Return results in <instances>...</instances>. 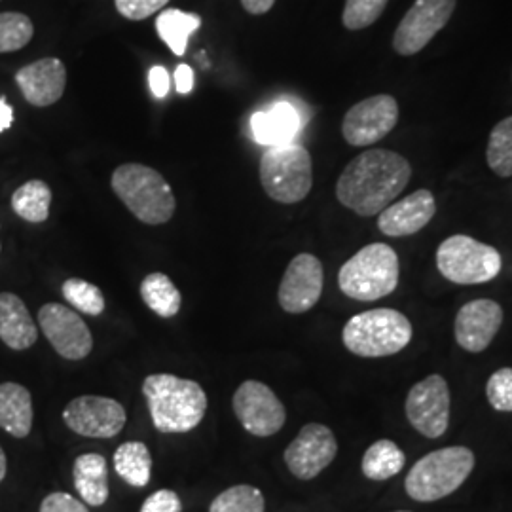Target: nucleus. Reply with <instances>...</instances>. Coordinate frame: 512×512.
I'll return each instance as SVG.
<instances>
[{
    "label": "nucleus",
    "instance_id": "nucleus-1",
    "mask_svg": "<svg viewBox=\"0 0 512 512\" xmlns=\"http://www.w3.org/2000/svg\"><path fill=\"white\" fill-rule=\"evenodd\" d=\"M408 160L385 148H370L353 158L336 183V198L361 217L380 215L410 183Z\"/></svg>",
    "mask_w": 512,
    "mask_h": 512
},
{
    "label": "nucleus",
    "instance_id": "nucleus-2",
    "mask_svg": "<svg viewBox=\"0 0 512 512\" xmlns=\"http://www.w3.org/2000/svg\"><path fill=\"white\" fill-rule=\"evenodd\" d=\"M154 427L165 433H188L196 429L207 412L202 385L173 374H152L143 384Z\"/></svg>",
    "mask_w": 512,
    "mask_h": 512
},
{
    "label": "nucleus",
    "instance_id": "nucleus-3",
    "mask_svg": "<svg viewBox=\"0 0 512 512\" xmlns=\"http://www.w3.org/2000/svg\"><path fill=\"white\" fill-rule=\"evenodd\" d=\"M114 194L122 200L137 220L160 226L175 215V194L164 175L143 164H124L110 177Z\"/></svg>",
    "mask_w": 512,
    "mask_h": 512
},
{
    "label": "nucleus",
    "instance_id": "nucleus-4",
    "mask_svg": "<svg viewBox=\"0 0 512 512\" xmlns=\"http://www.w3.org/2000/svg\"><path fill=\"white\" fill-rule=\"evenodd\" d=\"M475 469V454L465 446L440 448L421 458L406 475L404 490L414 501L433 503L454 494Z\"/></svg>",
    "mask_w": 512,
    "mask_h": 512
},
{
    "label": "nucleus",
    "instance_id": "nucleus-5",
    "mask_svg": "<svg viewBox=\"0 0 512 512\" xmlns=\"http://www.w3.org/2000/svg\"><path fill=\"white\" fill-rule=\"evenodd\" d=\"M399 256L385 243H370L340 268V291L359 302L389 296L399 285Z\"/></svg>",
    "mask_w": 512,
    "mask_h": 512
},
{
    "label": "nucleus",
    "instance_id": "nucleus-6",
    "mask_svg": "<svg viewBox=\"0 0 512 512\" xmlns=\"http://www.w3.org/2000/svg\"><path fill=\"white\" fill-rule=\"evenodd\" d=\"M344 346L359 357L376 359L403 351L412 340V323L401 311L378 308L353 315L342 330Z\"/></svg>",
    "mask_w": 512,
    "mask_h": 512
},
{
    "label": "nucleus",
    "instance_id": "nucleus-7",
    "mask_svg": "<svg viewBox=\"0 0 512 512\" xmlns=\"http://www.w3.org/2000/svg\"><path fill=\"white\" fill-rule=\"evenodd\" d=\"M260 184L275 202H302L313 186L310 152L302 145L268 147L260 158Z\"/></svg>",
    "mask_w": 512,
    "mask_h": 512
},
{
    "label": "nucleus",
    "instance_id": "nucleus-8",
    "mask_svg": "<svg viewBox=\"0 0 512 512\" xmlns=\"http://www.w3.org/2000/svg\"><path fill=\"white\" fill-rule=\"evenodd\" d=\"M437 268L456 285H480L499 275L501 255L492 245L458 234L440 243Z\"/></svg>",
    "mask_w": 512,
    "mask_h": 512
},
{
    "label": "nucleus",
    "instance_id": "nucleus-9",
    "mask_svg": "<svg viewBox=\"0 0 512 512\" xmlns=\"http://www.w3.org/2000/svg\"><path fill=\"white\" fill-rule=\"evenodd\" d=\"M406 418L427 439H439L450 423V389L439 374L414 385L406 397Z\"/></svg>",
    "mask_w": 512,
    "mask_h": 512
},
{
    "label": "nucleus",
    "instance_id": "nucleus-10",
    "mask_svg": "<svg viewBox=\"0 0 512 512\" xmlns=\"http://www.w3.org/2000/svg\"><path fill=\"white\" fill-rule=\"evenodd\" d=\"M399 122V105L393 95H374L353 105L342 122V135L351 147L376 145Z\"/></svg>",
    "mask_w": 512,
    "mask_h": 512
},
{
    "label": "nucleus",
    "instance_id": "nucleus-11",
    "mask_svg": "<svg viewBox=\"0 0 512 512\" xmlns=\"http://www.w3.org/2000/svg\"><path fill=\"white\" fill-rule=\"evenodd\" d=\"M232 404L243 429L255 437H272L287 420L285 406L274 391L256 380L239 385Z\"/></svg>",
    "mask_w": 512,
    "mask_h": 512
},
{
    "label": "nucleus",
    "instance_id": "nucleus-12",
    "mask_svg": "<svg viewBox=\"0 0 512 512\" xmlns=\"http://www.w3.org/2000/svg\"><path fill=\"white\" fill-rule=\"evenodd\" d=\"M456 0H416L399 23L393 48L401 55L420 54L452 18Z\"/></svg>",
    "mask_w": 512,
    "mask_h": 512
},
{
    "label": "nucleus",
    "instance_id": "nucleus-13",
    "mask_svg": "<svg viewBox=\"0 0 512 512\" xmlns=\"http://www.w3.org/2000/svg\"><path fill=\"white\" fill-rule=\"evenodd\" d=\"M38 325L63 359L80 361L92 353V332L84 319L67 306L57 302L44 304L38 311Z\"/></svg>",
    "mask_w": 512,
    "mask_h": 512
},
{
    "label": "nucleus",
    "instance_id": "nucleus-14",
    "mask_svg": "<svg viewBox=\"0 0 512 512\" xmlns=\"http://www.w3.org/2000/svg\"><path fill=\"white\" fill-rule=\"evenodd\" d=\"M65 425L80 437L110 439L126 425V408L109 397L84 395L63 410Z\"/></svg>",
    "mask_w": 512,
    "mask_h": 512
},
{
    "label": "nucleus",
    "instance_id": "nucleus-15",
    "mask_svg": "<svg viewBox=\"0 0 512 512\" xmlns=\"http://www.w3.org/2000/svg\"><path fill=\"white\" fill-rule=\"evenodd\" d=\"M338 454V442L327 425L308 423L285 450L289 471L300 480L321 475Z\"/></svg>",
    "mask_w": 512,
    "mask_h": 512
},
{
    "label": "nucleus",
    "instance_id": "nucleus-16",
    "mask_svg": "<svg viewBox=\"0 0 512 512\" xmlns=\"http://www.w3.org/2000/svg\"><path fill=\"white\" fill-rule=\"evenodd\" d=\"M323 281L325 272L317 256L310 253L294 256L279 285V306L294 315L310 311L323 294Z\"/></svg>",
    "mask_w": 512,
    "mask_h": 512
},
{
    "label": "nucleus",
    "instance_id": "nucleus-17",
    "mask_svg": "<svg viewBox=\"0 0 512 512\" xmlns=\"http://www.w3.org/2000/svg\"><path fill=\"white\" fill-rule=\"evenodd\" d=\"M503 310L490 298H478L467 302L456 317V340L459 346L469 353H480L492 344L501 329Z\"/></svg>",
    "mask_w": 512,
    "mask_h": 512
},
{
    "label": "nucleus",
    "instance_id": "nucleus-18",
    "mask_svg": "<svg viewBox=\"0 0 512 512\" xmlns=\"http://www.w3.org/2000/svg\"><path fill=\"white\" fill-rule=\"evenodd\" d=\"M437 213V202L431 190L421 188L404 200L387 205L378 217L380 232L389 238L414 236L425 228Z\"/></svg>",
    "mask_w": 512,
    "mask_h": 512
},
{
    "label": "nucleus",
    "instance_id": "nucleus-19",
    "mask_svg": "<svg viewBox=\"0 0 512 512\" xmlns=\"http://www.w3.org/2000/svg\"><path fill=\"white\" fill-rule=\"evenodd\" d=\"M19 92L33 107H50L57 103L67 86V69L57 57H44L21 67L16 73Z\"/></svg>",
    "mask_w": 512,
    "mask_h": 512
},
{
    "label": "nucleus",
    "instance_id": "nucleus-20",
    "mask_svg": "<svg viewBox=\"0 0 512 512\" xmlns=\"http://www.w3.org/2000/svg\"><path fill=\"white\" fill-rule=\"evenodd\" d=\"M300 129V114L291 103L279 101L251 118V131L258 145H289Z\"/></svg>",
    "mask_w": 512,
    "mask_h": 512
},
{
    "label": "nucleus",
    "instance_id": "nucleus-21",
    "mask_svg": "<svg viewBox=\"0 0 512 512\" xmlns=\"http://www.w3.org/2000/svg\"><path fill=\"white\" fill-rule=\"evenodd\" d=\"M38 330L23 300L12 293H0V340L10 349L25 351L35 346Z\"/></svg>",
    "mask_w": 512,
    "mask_h": 512
},
{
    "label": "nucleus",
    "instance_id": "nucleus-22",
    "mask_svg": "<svg viewBox=\"0 0 512 512\" xmlns=\"http://www.w3.org/2000/svg\"><path fill=\"white\" fill-rule=\"evenodd\" d=\"M33 397L23 385L0 384V429L16 439H25L33 429Z\"/></svg>",
    "mask_w": 512,
    "mask_h": 512
},
{
    "label": "nucleus",
    "instance_id": "nucleus-23",
    "mask_svg": "<svg viewBox=\"0 0 512 512\" xmlns=\"http://www.w3.org/2000/svg\"><path fill=\"white\" fill-rule=\"evenodd\" d=\"M74 488L86 505L101 507L109 499V467L101 454H82L74 461Z\"/></svg>",
    "mask_w": 512,
    "mask_h": 512
},
{
    "label": "nucleus",
    "instance_id": "nucleus-24",
    "mask_svg": "<svg viewBox=\"0 0 512 512\" xmlns=\"http://www.w3.org/2000/svg\"><path fill=\"white\" fill-rule=\"evenodd\" d=\"M114 471L129 486L145 488L152 473V456L148 452L147 444L131 440L118 446V450L114 452Z\"/></svg>",
    "mask_w": 512,
    "mask_h": 512
},
{
    "label": "nucleus",
    "instance_id": "nucleus-25",
    "mask_svg": "<svg viewBox=\"0 0 512 512\" xmlns=\"http://www.w3.org/2000/svg\"><path fill=\"white\" fill-rule=\"evenodd\" d=\"M202 27V18L192 12L169 8L160 12L156 19V31L169 50L175 55H184L188 40Z\"/></svg>",
    "mask_w": 512,
    "mask_h": 512
},
{
    "label": "nucleus",
    "instance_id": "nucleus-26",
    "mask_svg": "<svg viewBox=\"0 0 512 512\" xmlns=\"http://www.w3.org/2000/svg\"><path fill=\"white\" fill-rule=\"evenodd\" d=\"M406 456L393 440H378L365 452L361 463L363 475L374 482H384L404 469Z\"/></svg>",
    "mask_w": 512,
    "mask_h": 512
},
{
    "label": "nucleus",
    "instance_id": "nucleus-27",
    "mask_svg": "<svg viewBox=\"0 0 512 512\" xmlns=\"http://www.w3.org/2000/svg\"><path fill=\"white\" fill-rule=\"evenodd\" d=\"M141 298L150 310L164 319L175 317L183 304L181 291L175 287V283L167 275L160 274V272L148 274L143 279Z\"/></svg>",
    "mask_w": 512,
    "mask_h": 512
},
{
    "label": "nucleus",
    "instance_id": "nucleus-28",
    "mask_svg": "<svg viewBox=\"0 0 512 512\" xmlns=\"http://www.w3.org/2000/svg\"><path fill=\"white\" fill-rule=\"evenodd\" d=\"M52 190L44 181L33 179L19 186L12 196V209L16 215L27 222H44L50 217Z\"/></svg>",
    "mask_w": 512,
    "mask_h": 512
},
{
    "label": "nucleus",
    "instance_id": "nucleus-29",
    "mask_svg": "<svg viewBox=\"0 0 512 512\" xmlns=\"http://www.w3.org/2000/svg\"><path fill=\"white\" fill-rule=\"evenodd\" d=\"M486 160L499 177H512V116L501 120L490 133Z\"/></svg>",
    "mask_w": 512,
    "mask_h": 512
},
{
    "label": "nucleus",
    "instance_id": "nucleus-30",
    "mask_svg": "<svg viewBox=\"0 0 512 512\" xmlns=\"http://www.w3.org/2000/svg\"><path fill=\"white\" fill-rule=\"evenodd\" d=\"M264 509L266 501L262 492L255 486L239 484L217 495L209 512H264Z\"/></svg>",
    "mask_w": 512,
    "mask_h": 512
},
{
    "label": "nucleus",
    "instance_id": "nucleus-31",
    "mask_svg": "<svg viewBox=\"0 0 512 512\" xmlns=\"http://www.w3.org/2000/svg\"><path fill=\"white\" fill-rule=\"evenodd\" d=\"M35 35L33 21L19 12L0 14V54H10L25 48Z\"/></svg>",
    "mask_w": 512,
    "mask_h": 512
},
{
    "label": "nucleus",
    "instance_id": "nucleus-32",
    "mask_svg": "<svg viewBox=\"0 0 512 512\" xmlns=\"http://www.w3.org/2000/svg\"><path fill=\"white\" fill-rule=\"evenodd\" d=\"M61 291L74 310L93 315V317L105 311V296L101 293V289L97 285H92L90 281L71 277L63 283Z\"/></svg>",
    "mask_w": 512,
    "mask_h": 512
},
{
    "label": "nucleus",
    "instance_id": "nucleus-33",
    "mask_svg": "<svg viewBox=\"0 0 512 512\" xmlns=\"http://www.w3.org/2000/svg\"><path fill=\"white\" fill-rule=\"evenodd\" d=\"M389 0H346L342 21L349 31H361L376 23Z\"/></svg>",
    "mask_w": 512,
    "mask_h": 512
},
{
    "label": "nucleus",
    "instance_id": "nucleus-34",
    "mask_svg": "<svg viewBox=\"0 0 512 512\" xmlns=\"http://www.w3.org/2000/svg\"><path fill=\"white\" fill-rule=\"evenodd\" d=\"M486 397L495 410L512 412V368H499L490 376Z\"/></svg>",
    "mask_w": 512,
    "mask_h": 512
},
{
    "label": "nucleus",
    "instance_id": "nucleus-35",
    "mask_svg": "<svg viewBox=\"0 0 512 512\" xmlns=\"http://www.w3.org/2000/svg\"><path fill=\"white\" fill-rule=\"evenodd\" d=\"M116 10L131 21H143L160 12L169 0H114Z\"/></svg>",
    "mask_w": 512,
    "mask_h": 512
},
{
    "label": "nucleus",
    "instance_id": "nucleus-36",
    "mask_svg": "<svg viewBox=\"0 0 512 512\" xmlns=\"http://www.w3.org/2000/svg\"><path fill=\"white\" fill-rule=\"evenodd\" d=\"M183 511V503L179 499V495L171 490H160L148 495L147 501L143 503L141 512H181Z\"/></svg>",
    "mask_w": 512,
    "mask_h": 512
},
{
    "label": "nucleus",
    "instance_id": "nucleus-37",
    "mask_svg": "<svg viewBox=\"0 0 512 512\" xmlns=\"http://www.w3.org/2000/svg\"><path fill=\"white\" fill-rule=\"evenodd\" d=\"M40 512H90L88 507L78 501L71 494H63V492H55V494L46 495Z\"/></svg>",
    "mask_w": 512,
    "mask_h": 512
},
{
    "label": "nucleus",
    "instance_id": "nucleus-38",
    "mask_svg": "<svg viewBox=\"0 0 512 512\" xmlns=\"http://www.w3.org/2000/svg\"><path fill=\"white\" fill-rule=\"evenodd\" d=\"M148 86L156 99H164L171 90V76L162 65H156L148 73Z\"/></svg>",
    "mask_w": 512,
    "mask_h": 512
},
{
    "label": "nucleus",
    "instance_id": "nucleus-39",
    "mask_svg": "<svg viewBox=\"0 0 512 512\" xmlns=\"http://www.w3.org/2000/svg\"><path fill=\"white\" fill-rule=\"evenodd\" d=\"M175 90L181 95L194 90V71L188 65H179L175 71Z\"/></svg>",
    "mask_w": 512,
    "mask_h": 512
},
{
    "label": "nucleus",
    "instance_id": "nucleus-40",
    "mask_svg": "<svg viewBox=\"0 0 512 512\" xmlns=\"http://www.w3.org/2000/svg\"><path fill=\"white\" fill-rule=\"evenodd\" d=\"M241 4L249 14L260 16V14H266L274 8L275 0H241Z\"/></svg>",
    "mask_w": 512,
    "mask_h": 512
},
{
    "label": "nucleus",
    "instance_id": "nucleus-41",
    "mask_svg": "<svg viewBox=\"0 0 512 512\" xmlns=\"http://www.w3.org/2000/svg\"><path fill=\"white\" fill-rule=\"evenodd\" d=\"M14 124V109L6 103L4 97H0V133L6 131Z\"/></svg>",
    "mask_w": 512,
    "mask_h": 512
},
{
    "label": "nucleus",
    "instance_id": "nucleus-42",
    "mask_svg": "<svg viewBox=\"0 0 512 512\" xmlns=\"http://www.w3.org/2000/svg\"><path fill=\"white\" fill-rule=\"evenodd\" d=\"M6 471H8V461H6V454H4V450L0 448V482L4 480Z\"/></svg>",
    "mask_w": 512,
    "mask_h": 512
},
{
    "label": "nucleus",
    "instance_id": "nucleus-43",
    "mask_svg": "<svg viewBox=\"0 0 512 512\" xmlns=\"http://www.w3.org/2000/svg\"><path fill=\"white\" fill-rule=\"evenodd\" d=\"M397 512H408V511H397Z\"/></svg>",
    "mask_w": 512,
    "mask_h": 512
},
{
    "label": "nucleus",
    "instance_id": "nucleus-44",
    "mask_svg": "<svg viewBox=\"0 0 512 512\" xmlns=\"http://www.w3.org/2000/svg\"><path fill=\"white\" fill-rule=\"evenodd\" d=\"M0 251H2V247H0Z\"/></svg>",
    "mask_w": 512,
    "mask_h": 512
}]
</instances>
